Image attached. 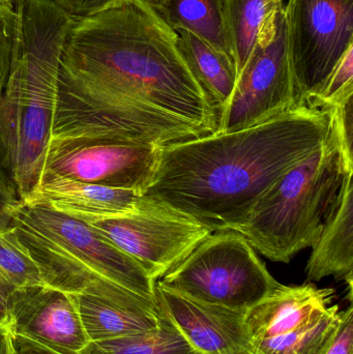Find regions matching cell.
<instances>
[{"label":"cell","mask_w":353,"mask_h":354,"mask_svg":"<svg viewBox=\"0 0 353 354\" xmlns=\"http://www.w3.org/2000/svg\"><path fill=\"white\" fill-rule=\"evenodd\" d=\"M153 8L118 0L74 19L60 62L52 138L163 147L217 132L219 120Z\"/></svg>","instance_id":"6da1fadb"},{"label":"cell","mask_w":353,"mask_h":354,"mask_svg":"<svg viewBox=\"0 0 353 354\" xmlns=\"http://www.w3.org/2000/svg\"><path fill=\"white\" fill-rule=\"evenodd\" d=\"M331 111L298 107L236 132L158 149L142 196L204 225L236 230L259 198L327 141Z\"/></svg>","instance_id":"7a4b0ae2"},{"label":"cell","mask_w":353,"mask_h":354,"mask_svg":"<svg viewBox=\"0 0 353 354\" xmlns=\"http://www.w3.org/2000/svg\"><path fill=\"white\" fill-rule=\"evenodd\" d=\"M12 227L47 286L128 307L160 309L157 281L86 223L45 204L21 201Z\"/></svg>","instance_id":"3957f363"},{"label":"cell","mask_w":353,"mask_h":354,"mask_svg":"<svg viewBox=\"0 0 353 354\" xmlns=\"http://www.w3.org/2000/svg\"><path fill=\"white\" fill-rule=\"evenodd\" d=\"M73 21L51 0H25L20 45L2 97L10 172L21 201L37 189L43 174Z\"/></svg>","instance_id":"277c9868"},{"label":"cell","mask_w":353,"mask_h":354,"mask_svg":"<svg viewBox=\"0 0 353 354\" xmlns=\"http://www.w3.org/2000/svg\"><path fill=\"white\" fill-rule=\"evenodd\" d=\"M352 169L346 167L332 120L327 141L280 177L234 231L244 235L255 251L288 263L316 243L339 195L344 174Z\"/></svg>","instance_id":"5b68a950"},{"label":"cell","mask_w":353,"mask_h":354,"mask_svg":"<svg viewBox=\"0 0 353 354\" xmlns=\"http://www.w3.org/2000/svg\"><path fill=\"white\" fill-rule=\"evenodd\" d=\"M157 284L199 303L246 312L279 288L246 237L215 231Z\"/></svg>","instance_id":"8992f818"},{"label":"cell","mask_w":353,"mask_h":354,"mask_svg":"<svg viewBox=\"0 0 353 354\" xmlns=\"http://www.w3.org/2000/svg\"><path fill=\"white\" fill-rule=\"evenodd\" d=\"M288 59L298 107H306L353 46V0H288Z\"/></svg>","instance_id":"52a82bcc"},{"label":"cell","mask_w":353,"mask_h":354,"mask_svg":"<svg viewBox=\"0 0 353 354\" xmlns=\"http://www.w3.org/2000/svg\"><path fill=\"white\" fill-rule=\"evenodd\" d=\"M298 108L288 59L284 6L261 31L238 74L217 132L250 128Z\"/></svg>","instance_id":"ba28073f"},{"label":"cell","mask_w":353,"mask_h":354,"mask_svg":"<svg viewBox=\"0 0 353 354\" xmlns=\"http://www.w3.org/2000/svg\"><path fill=\"white\" fill-rule=\"evenodd\" d=\"M86 224L136 260L155 281L171 272L213 233L190 216L145 196L132 214Z\"/></svg>","instance_id":"9c48e42d"},{"label":"cell","mask_w":353,"mask_h":354,"mask_svg":"<svg viewBox=\"0 0 353 354\" xmlns=\"http://www.w3.org/2000/svg\"><path fill=\"white\" fill-rule=\"evenodd\" d=\"M155 145L103 137L51 138L43 176L134 189L142 195L155 169Z\"/></svg>","instance_id":"30bf717a"},{"label":"cell","mask_w":353,"mask_h":354,"mask_svg":"<svg viewBox=\"0 0 353 354\" xmlns=\"http://www.w3.org/2000/svg\"><path fill=\"white\" fill-rule=\"evenodd\" d=\"M6 330L18 354H80L89 343L74 295L47 285L15 289Z\"/></svg>","instance_id":"8fae6325"},{"label":"cell","mask_w":353,"mask_h":354,"mask_svg":"<svg viewBox=\"0 0 353 354\" xmlns=\"http://www.w3.org/2000/svg\"><path fill=\"white\" fill-rule=\"evenodd\" d=\"M162 312L199 354H255L245 312L207 305L157 284Z\"/></svg>","instance_id":"7c38bea8"},{"label":"cell","mask_w":353,"mask_h":354,"mask_svg":"<svg viewBox=\"0 0 353 354\" xmlns=\"http://www.w3.org/2000/svg\"><path fill=\"white\" fill-rule=\"evenodd\" d=\"M142 198L134 189L43 176L37 189L23 202L45 204L66 216L89 223L132 214L138 209Z\"/></svg>","instance_id":"4fadbf2b"},{"label":"cell","mask_w":353,"mask_h":354,"mask_svg":"<svg viewBox=\"0 0 353 354\" xmlns=\"http://www.w3.org/2000/svg\"><path fill=\"white\" fill-rule=\"evenodd\" d=\"M335 292L307 282L280 285L263 301L245 312V324L252 343L281 336L321 317L333 305Z\"/></svg>","instance_id":"5bb4252c"},{"label":"cell","mask_w":353,"mask_h":354,"mask_svg":"<svg viewBox=\"0 0 353 354\" xmlns=\"http://www.w3.org/2000/svg\"><path fill=\"white\" fill-rule=\"evenodd\" d=\"M353 169L346 170L339 195L312 247L306 266L307 282L327 277L345 281L352 301Z\"/></svg>","instance_id":"9a60e30c"},{"label":"cell","mask_w":353,"mask_h":354,"mask_svg":"<svg viewBox=\"0 0 353 354\" xmlns=\"http://www.w3.org/2000/svg\"><path fill=\"white\" fill-rule=\"evenodd\" d=\"M178 47L220 120L238 80L233 58L187 30L176 31Z\"/></svg>","instance_id":"2e32d148"},{"label":"cell","mask_w":353,"mask_h":354,"mask_svg":"<svg viewBox=\"0 0 353 354\" xmlns=\"http://www.w3.org/2000/svg\"><path fill=\"white\" fill-rule=\"evenodd\" d=\"M73 295L89 342L142 334L161 326V308L128 307L93 295Z\"/></svg>","instance_id":"e0dca14e"},{"label":"cell","mask_w":353,"mask_h":354,"mask_svg":"<svg viewBox=\"0 0 353 354\" xmlns=\"http://www.w3.org/2000/svg\"><path fill=\"white\" fill-rule=\"evenodd\" d=\"M157 12L174 31L194 33L232 57L224 0H166Z\"/></svg>","instance_id":"ac0fdd59"},{"label":"cell","mask_w":353,"mask_h":354,"mask_svg":"<svg viewBox=\"0 0 353 354\" xmlns=\"http://www.w3.org/2000/svg\"><path fill=\"white\" fill-rule=\"evenodd\" d=\"M283 6V0H224L226 29L238 76L261 31Z\"/></svg>","instance_id":"d6986e66"},{"label":"cell","mask_w":353,"mask_h":354,"mask_svg":"<svg viewBox=\"0 0 353 354\" xmlns=\"http://www.w3.org/2000/svg\"><path fill=\"white\" fill-rule=\"evenodd\" d=\"M162 314L161 326L157 330L89 342L80 354H199L184 340L165 314Z\"/></svg>","instance_id":"ffe728a7"},{"label":"cell","mask_w":353,"mask_h":354,"mask_svg":"<svg viewBox=\"0 0 353 354\" xmlns=\"http://www.w3.org/2000/svg\"><path fill=\"white\" fill-rule=\"evenodd\" d=\"M340 308L332 305L314 322L281 336L252 343L255 354H323L340 322Z\"/></svg>","instance_id":"44dd1931"},{"label":"cell","mask_w":353,"mask_h":354,"mask_svg":"<svg viewBox=\"0 0 353 354\" xmlns=\"http://www.w3.org/2000/svg\"><path fill=\"white\" fill-rule=\"evenodd\" d=\"M0 274L16 289L46 285L39 266L12 227L0 231Z\"/></svg>","instance_id":"7402d4cb"},{"label":"cell","mask_w":353,"mask_h":354,"mask_svg":"<svg viewBox=\"0 0 353 354\" xmlns=\"http://www.w3.org/2000/svg\"><path fill=\"white\" fill-rule=\"evenodd\" d=\"M353 97V46L340 60L321 93L309 102L307 107L330 110Z\"/></svg>","instance_id":"603a6c76"},{"label":"cell","mask_w":353,"mask_h":354,"mask_svg":"<svg viewBox=\"0 0 353 354\" xmlns=\"http://www.w3.org/2000/svg\"><path fill=\"white\" fill-rule=\"evenodd\" d=\"M22 16L14 10L0 6V95L10 76L12 60L20 45Z\"/></svg>","instance_id":"cb8c5ba5"},{"label":"cell","mask_w":353,"mask_h":354,"mask_svg":"<svg viewBox=\"0 0 353 354\" xmlns=\"http://www.w3.org/2000/svg\"><path fill=\"white\" fill-rule=\"evenodd\" d=\"M330 111L341 143L346 167L353 168V97Z\"/></svg>","instance_id":"d4e9b609"},{"label":"cell","mask_w":353,"mask_h":354,"mask_svg":"<svg viewBox=\"0 0 353 354\" xmlns=\"http://www.w3.org/2000/svg\"><path fill=\"white\" fill-rule=\"evenodd\" d=\"M323 354H353V309L340 312V322Z\"/></svg>","instance_id":"484cf974"},{"label":"cell","mask_w":353,"mask_h":354,"mask_svg":"<svg viewBox=\"0 0 353 354\" xmlns=\"http://www.w3.org/2000/svg\"><path fill=\"white\" fill-rule=\"evenodd\" d=\"M73 19L87 18L107 10L118 0H51Z\"/></svg>","instance_id":"4316f807"},{"label":"cell","mask_w":353,"mask_h":354,"mask_svg":"<svg viewBox=\"0 0 353 354\" xmlns=\"http://www.w3.org/2000/svg\"><path fill=\"white\" fill-rule=\"evenodd\" d=\"M2 97H3L0 95V183L18 195L16 187H15L14 181H12V172H10L8 137H6V124H4Z\"/></svg>","instance_id":"83f0119b"},{"label":"cell","mask_w":353,"mask_h":354,"mask_svg":"<svg viewBox=\"0 0 353 354\" xmlns=\"http://www.w3.org/2000/svg\"><path fill=\"white\" fill-rule=\"evenodd\" d=\"M20 203L19 196L0 183V231L12 227V218Z\"/></svg>","instance_id":"f1b7e54d"},{"label":"cell","mask_w":353,"mask_h":354,"mask_svg":"<svg viewBox=\"0 0 353 354\" xmlns=\"http://www.w3.org/2000/svg\"><path fill=\"white\" fill-rule=\"evenodd\" d=\"M15 287L0 274V326L8 328L10 301Z\"/></svg>","instance_id":"f546056e"},{"label":"cell","mask_w":353,"mask_h":354,"mask_svg":"<svg viewBox=\"0 0 353 354\" xmlns=\"http://www.w3.org/2000/svg\"><path fill=\"white\" fill-rule=\"evenodd\" d=\"M14 351V343L10 333L3 326H0V354H12Z\"/></svg>","instance_id":"4dcf8cb0"},{"label":"cell","mask_w":353,"mask_h":354,"mask_svg":"<svg viewBox=\"0 0 353 354\" xmlns=\"http://www.w3.org/2000/svg\"><path fill=\"white\" fill-rule=\"evenodd\" d=\"M139 1L147 4V6H151V8H153L157 12L165 4L166 0H139Z\"/></svg>","instance_id":"1f68e13d"},{"label":"cell","mask_w":353,"mask_h":354,"mask_svg":"<svg viewBox=\"0 0 353 354\" xmlns=\"http://www.w3.org/2000/svg\"><path fill=\"white\" fill-rule=\"evenodd\" d=\"M8 2H10L12 10H14L17 14L22 16L23 6H24L25 0H8Z\"/></svg>","instance_id":"d6a6232c"},{"label":"cell","mask_w":353,"mask_h":354,"mask_svg":"<svg viewBox=\"0 0 353 354\" xmlns=\"http://www.w3.org/2000/svg\"><path fill=\"white\" fill-rule=\"evenodd\" d=\"M0 6H6V8H12V6H10V2H8V0H0Z\"/></svg>","instance_id":"836d02e7"},{"label":"cell","mask_w":353,"mask_h":354,"mask_svg":"<svg viewBox=\"0 0 353 354\" xmlns=\"http://www.w3.org/2000/svg\"><path fill=\"white\" fill-rule=\"evenodd\" d=\"M12 354H18V353H17V351H15L14 353H12Z\"/></svg>","instance_id":"e575fe53"}]
</instances>
